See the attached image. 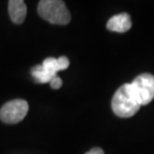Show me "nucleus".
<instances>
[{
    "label": "nucleus",
    "mask_w": 154,
    "mask_h": 154,
    "mask_svg": "<svg viewBox=\"0 0 154 154\" xmlns=\"http://www.w3.org/2000/svg\"><path fill=\"white\" fill-rule=\"evenodd\" d=\"M69 59L66 56H60L59 58L48 57L44 59L42 66L53 76H57V72L65 70L69 66Z\"/></svg>",
    "instance_id": "nucleus-7"
},
{
    "label": "nucleus",
    "mask_w": 154,
    "mask_h": 154,
    "mask_svg": "<svg viewBox=\"0 0 154 154\" xmlns=\"http://www.w3.org/2000/svg\"><path fill=\"white\" fill-rule=\"evenodd\" d=\"M85 154H104V151L101 148H99V147H94V148H92L90 151H88Z\"/></svg>",
    "instance_id": "nucleus-10"
},
{
    "label": "nucleus",
    "mask_w": 154,
    "mask_h": 154,
    "mask_svg": "<svg viewBox=\"0 0 154 154\" xmlns=\"http://www.w3.org/2000/svg\"><path fill=\"white\" fill-rule=\"evenodd\" d=\"M28 108L29 106L26 100H10L6 102L0 109V119L7 124H15L25 118Z\"/></svg>",
    "instance_id": "nucleus-4"
},
{
    "label": "nucleus",
    "mask_w": 154,
    "mask_h": 154,
    "mask_svg": "<svg viewBox=\"0 0 154 154\" xmlns=\"http://www.w3.org/2000/svg\"><path fill=\"white\" fill-rule=\"evenodd\" d=\"M130 84V91L139 105H146L154 98V76L149 73L138 75Z\"/></svg>",
    "instance_id": "nucleus-3"
},
{
    "label": "nucleus",
    "mask_w": 154,
    "mask_h": 154,
    "mask_svg": "<svg viewBox=\"0 0 154 154\" xmlns=\"http://www.w3.org/2000/svg\"><path fill=\"white\" fill-rule=\"evenodd\" d=\"M31 74H32L33 79L35 80V82L41 83V84L50 82L54 77H56V76H53L52 74H50V73L42 66V64L41 65H36L33 67L31 69Z\"/></svg>",
    "instance_id": "nucleus-8"
},
{
    "label": "nucleus",
    "mask_w": 154,
    "mask_h": 154,
    "mask_svg": "<svg viewBox=\"0 0 154 154\" xmlns=\"http://www.w3.org/2000/svg\"><path fill=\"white\" fill-rule=\"evenodd\" d=\"M37 11L43 19L52 24L66 25L71 20L69 10L61 0H41L38 3Z\"/></svg>",
    "instance_id": "nucleus-1"
},
{
    "label": "nucleus",
    "mask_w": 154,
    "mask_h": 154,
    "mask_svg": "<svg viewBox=\"0 0 154 154\" xmlns=\"http://www.w3.org/2000/svg\"><path fill=\"white\" fill-rule=\"evenodd\" d=\"M111 106L113 112L122 118H129L138 112L140 105L132 96L129 83L123 84L117 89L112 98Z\"/></svg>",
    "instance_id": "nucleus-2"
},
{
    "label": "nucleus",
    "mask_w": 154,
    "mask_h": 154,
    "mask_svg": "<svg viewBox=\"0 0 154 154\" xmlns=\"http://www.w3.org/2000/svg\"><path fill=\"white\" fill-rule=\"evenodd\" d=\"M50 86H51V88H53V89H59L61 86H62V80L58 76L54 77L50 81Z\"/></svg>",
    "instance_id": "nucleus-9"
},
{
    "label": "nucleus",
    "mask_w": 154,
    "mask_h": 154,
    "mask_svg": "<svg viewBox=\"0 0 154 154\" xmlns=\"http://www.w3.org/2000/svg\"><path fill=\"white\" fill-rule=\"evenodd\" d=\"M8 11L12 22L21 24L24 22L27 13L25 2L22 0H10L8 2Z\"/></svg>",
    "instance_id": "nucleus-6"
},
{
    "label": "nucleus",
    "mask_w": 154,
    "mask_h": 154,
    "mask_svg": "<svg viewBox=\"0 0 154 154\" xmlns=\"http://www.w3.org/2000/svg\"><path fill=\"white\" fill-rule=\"evenodd\" d=\"M131 18L127 13H120L112 16L107 22V29L110 31L123 33L131 28Z\"/></svg>",
    "instance_id": "nucleus-5"
}]
</instances>
